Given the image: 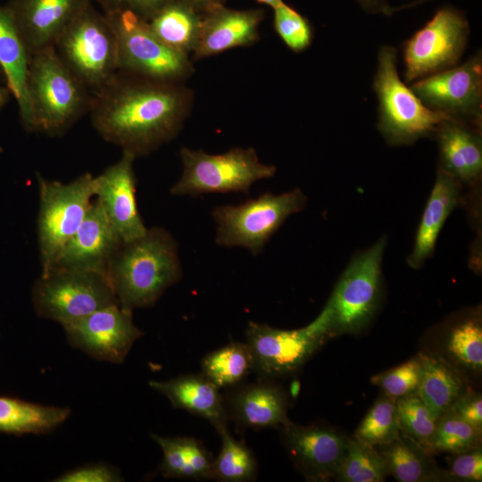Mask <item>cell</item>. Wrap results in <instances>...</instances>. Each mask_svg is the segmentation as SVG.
Returning <instances> with one entry per match:
<instances>
[{"mask_svg": "<svg viewBox=\"0 0 482 482\" xmlns=\"http://www.w3.org/2000/svg\"><path fill=\"white\" fill-rule=\"evenodd\" d=\"M192 102V91L181 83L118 72L94 92L88 107L97 133L137 157L151 154L177 136Z\"/></svg>", "mask_w": 482, "mask_h": 482, "instance_id": "1", "label": "cell"}, {"mask_svg": "<svg viewBox=\"0 0 482 482\" xmlns=\"http://www.w3.org/2000/svg\"><path fill=\"white\" fill-rule=\"evenodd\" d=\"M178 250L173 237L161 227L122 243L106 271L119 304L130 311L154 305L181 277Z\"/></svg>", "mask_w": 482, "mask_h": 482, "instance_id": "2", "label": "cell"}, {"mask_svg": "<svg viewBox=\"0 0 482 482\" xmlns=\"http://www.w3.org/2000/svg\"><path fill=\"white\" fill-rule=\"evenodd\" d=\"M28 91L32 132L60 137L89 104L87 89L65 65L54 46L30 56Z\"/></svg>", "mask_w": 482, "mask_h": 482, "instance_id": "3", "label": "cell"}, {"mask_svg": "<svg viewBox=\"0 0 482 482\" xmlns=\"http://www.w3.org/2000/svg\"><path fill=\"white\" fill-rule=\"evenodd\" d=\"M372 87L378 102V128L392 145L409 144L435 133L442 121L453 118L425 106L400 79L394 46L380 48Z\"/></svg>", "mask_w": 482, "mask_h": 482, "instance_id": "4", "label": "cell"}, {"mask_svg": "<svg viewBox=\"0 0 482 482\" xmlns=\"http://www.w3.org/2000/svg\"><path fill=\"white\" fill-rule=\"evenodd\" d=\"M117 42L119 71L158 81L181 83L193 72L188 55L171 49L130 8L112 9L107 16Z\"/></svg>", "mask_w": 482, "mask_h": 482, "instance_id": "5", "label": "cell"}, {"mask_svg": "<svg viewBox=\"0 0 482 482\" xmlns=\"http://www.w3.org/2000/svg\"><path fill=\"white\" fill-rule=\"evenodd\" d=\"M37 181L38 250L41 274H46L87 214L95 198V185L90 173L68 183L46 179L37 174Z\"/></svg>", "mask_w": 482, "mask_h": 482, "instance_id": "6", "label": "cell"}, {"mask_svg": "<svg viewBox=\"0 0 482 482\" xmlns=\"http://www.w3.org/2000/svg\"><path fill=\"white\" fill-rule=\"evenodd\" d=\"M183 170L170 193L197 195L205 193H249L257 180L274 176L276 167L260 162L252 147L231 148L220 154L182 147L179 152Z\"/></svg>", "mask_w": 482, "mask_h": 482, "instance_id": "7", "label": "cell"}, {"mask_svg": "<svg viewBox=\"0 0 482 482\" xmlns=\"http://www.w3.org/2000/svg\"><path fill=\"white\" fill-rule=\"evenodd\" d=\"M54 47L65 65L93 93L119 71L113 29L107 17H102L89 5L66 27Z\"/></svg>", "mask_w": 482, "mask_h": 482, "instance_id": "8", "label": "cell"}, {"mask_svg": "<svg viewBox=\"0 0 482 482\" xmlns=\"http://www.w3.org/2000/svg\"><path fill=\"white\" fill-rule=\"evenodd\" d=\"M305 203V195L296 188L278 195L267 192L237 205L218 206L212 212L215 241L222 246L245 247L257 255L287 218L303 210Z\"/></svg>", "mask_w": 482, "mask_h": 482, "instance_id": "9", "label": "cell"}, {"mask_svg": "<svg viewBox=\"0 0 482 482\" xmlns=\"http://www.w3.org/2000/svg\"><path fill=\"white\" fill-rule=\"evenodd\" d=\"M31 298L37 316L61 325L119 303L105 274L68 270L40 274Z\"/></svg>", "mask_w": 482, "mask_h": 482, "instance_id": "10", "label": "cell"}, {"mask_svg": "<svg viewBox=\"0 0 482 482\" xmlns=\"http://www.w3.org/2000/svg\"><path fill=\"white\" fill-rule=\"evenodd\" d=\"M246 344L253 359V371L272 379L299 370L332 337L325 309L309 325L283 330L249 321Z\"/></svg>", "mask_w": 482, "mask_h": 482, "instance_id": "11", "label": "cell"}, {"mask_svg": "<svg viewBox=\"0 0 482 482\" xmlns=\"http://www.w3.org/2000/svg\"><path fill=\"white\" fill-rule=\"evenodd\" d=\"M385 245L383 237L354 257L337 281L324 307L332 337L361 330L374 314L379 296Z\"/></svg>", "mask_w": 482, "mask_h": 482, "instance_id": "12", "label": "cell"}, {"mask_svg": "<svg viewBox=\"0 0 482 482\" xmlns=\"http://www.w3.org/2000/svg\"><path fill=\"white\" fill-rule=\"evenodd\" d=\"M463 12L444 6L403 44L404 80L412 82L458 64L469 40Z\"/></svg>", "mask_w": 482, "mask_h": 482, "instance_id": "13", "label": "cell"}, {"mask_svg": "<svg viewBox=\"0 0 482 482\" xmlns=\"http://www.w3.org/2000/svg\"><path fill=\"white\" fill-rule=\"evenodd\" d=\"M428 108L481 125L482 55L414 81L410 87Z\"/></svg>", "mask_w": 482, "mask_h": 482, "instance_id": "14", "label": "cell"}, {"mask_svg": "<svg viewBox=\"0 0 482 482\" xmlns=\"http://www.w3.org/2000/svg\"><path fill=\"white\" fill-rule=\"evenodd\" d=\"M132 312L113 303L62 326L73 347L96 360L120 364L143 335Z\"/></svg>", "mask_w": 482, "mask_h": 482, "instance_id": "15", "label": "cell"}, {"mask_svg": "<svg viewBox=\"0 0 482 482\" xmlns=\"http://www.w3.org/2000/svg\"><path fill=\"white\" fill-rule=\"evenodd\" d=\"M278 428L295 465L307 480L335 479L346 453L348 437L335 429L302 426L289 420Z\"/></svg>", "mask_w": 482, "mask_h": 482, "instance_id": "16", "label": "cell"}, {"mask_svg": "<svg viewBox=\"0 0 482 482\" xmlns=\"http://www.w3.org/2000/svg\"><path fill=\"white\" fill-rule=\"evenodd\" d=\"M137 157L122 151L121 158L94 177L95 198L103 208L122 243L142 237L147 230L136 200Z\"/></svg>", "mask_w": 482, "mask_h": 482, "instance_id": "17", "label": "cell"}, {"mask_svg": "<svg viewBox=\"0 0 482 482\" xmlns=\"http://www.w3.org/2000/svg\"><path fill=\"white\" fill-rule=\"evenodd\" d=\"M121 244L100 204L94 198L84 220L62 248L51 270L92 271L106 275L108 265Z\"/></svg>", "mask_w": 482, "mask_h": 482, "instance_id": "18", "label": "cell"}, {"mask_svg": "<svg viewBox=\"0 0 482 482\" xmlns=\"http://www.w3.org/2000/svg\"><path fill=\"white\" fill-rule=\"evenodd\" d=\"M87 0H14L10 11L29 55L54 46Z\"/></svg>", "mask_w": 482, "mask_h": 482, "instance_id": "19", "label": "cell"}, {"mask_svg": "<svg viewBox=\"0 0 482 482\" xmlns=\"http://www.w3.org/2000/svg\"><path fill=\"white\" fill-rule=\"evenodd\" d=\"M229 420L241 429L279 428L287 419V397L272 379L238 384L223 396Z\"/></svg>", "mask_w": 482, "mask_h": 482, "instance_id": "20", "label": "cell"}, {"mask_svg": "<svg viewBox=\"0 0 482 482\" xmlns=\"http://www.w3.org/2000/svg\"><path fill=\"white\" fill-rule=\"evenodd\" d=\"M262 20L261 10L236 11L220 6L202 19L198 37L193 50L194 59L221 54L227 50L247 46L258 38Z\"/></svg>", "mask_w": 482, "mask_h": 482, "instance_id": "21", "label": "cell"}, {"mask_svg": "<svg viewBox=\"0 0 482 482\" xmlns=\"http://www.w3.org/2000/svg\"><path fill=\"white\" fill-rule=\"evenodd\" d=\"M479 126L450 118L436 128L443 170L459 182L471 183L482 171V141Z\"/></svg>", "mask_w": 482, "mask_h": 482, "instance_id": "22", "label": "cell"}, {"mask_svg": "<svg viewBox=\"0 0 482 482\" xmlns=\"http://www.w3.org/2000/svg\"><path fill=\"white\" fill-rule=\"evenodd\" d=\"M149 386L166 396L178 409L208 420L219 434L228 429L229 417L223 395L204 375H182L167 381H150Z\"/></svg>", "mask_w": 482, "mask_h": 482, "instance_id": "23", "label": "cell"}, {"mask_svg": "<svg viewBox=\"0 0 482 482\" xmlns=\"http://www.w3.org/2000/svg\"><path fill=\"white\" fill-rule=\"evenodd\" d=\"M30 55L9 8L0 6V67L7 88L19 107L21 122L32 132V112L28 91Z\"/></svg>", "mask_w": 482, "mask_h": 482, "instance_id": "24", "label": "cell"}, {"mask_svg": "<svg viewBox=\"0 0 482 482\" xmlns=\"http://www.w3.org/2000/svg\"><path fill=\"white\" fill-rule=\"evenodd\" d=\"M460 182L439 169L417 231L408 264L420 268L432 254L437 236L449 214L460 200Z\"/></svg>", "mask_w": 482, "mask_h": 482, "instance_id": "25", "label": "cell"}, {"mask_svg": "<svg viewBox=\"0 0 482 482\" xmlns=\"http://www.w3.org/2000/svg\"><path fill=\"white\" fill-rule=\"evenodd\" d=\"M421 375L417 394L439 419L467 390L459 370L445 358L420 353Z\"/></svg>", "mask_w": 482, "mask_h": 482, "instance_id": "26", "label": "cell"}, {"mask_svg": "<svg viewBox=\"0 0 482 482\" xmlns=\"http://www.w3.org/2000/svg\"><path fill=\"white\" fill-rule=\"evenodd\" d=\"M392 474L399 482H430L448 480L431 457V453L405 434L390 443L376 447Z\"/></svg>", "mask_w": 482, "mask_h": 482, "instance_id": "27", "label": "cell"}, {"mask_svg": "<svg viewBox=\"0 0 482 482\" xmlns=\"http://www.w3.org/2000/svg\"><path fill=\"white\" fill-rule=\"evenodd\" d=\"M71 415L66 407L48 406L0 396V432L21 436L48 433Z\"/></svg>", "mask_w": 482, "mask_h": 482, "instance_id": "28", "label": "cell"}, {"mask_svg": "<svg viewBox=\"0 0 482 482\" xmlns=\"http://www.w3.org/2000/svg\"><path fill=\"white\" fill-rule=\"evenodd\" d=\"M202 19L187 2L170 1L147 22L154 34L173 50L188 55L193 52Z\"/></svg>", "mask_w": 482, "mask_h": 482, "instance_id": "29", "label": "cell"}, {"mask_svg": "<svg viewBox=\"0 0 482 482\" xmlns=\"http://www.w3.org/2000/svg\"><path fill=\"white\" fill-rule=\"evenodd\" d=\"M201 367L217 387H232L253 371V359L246 343L233 342L204 356Z\"/></svg>", "mask_w": 482, "mask_h": 482, "instance_id": "30", "label": "cell"}, {"mask_svg": "<svg viewBox=\"0 0 482 482\" xmlns=\"http://www.w3.org/2000/svg\"><path fill=\"white\" fill-rule=\"evenodd\" d=\"M387 467L378 449L356 438H349L346 453L335 478L341 482H382Z\"/></svg>", "mask_w": 482, "mask_h": 482, "instance_id": "31", "label": "cell"}, {"mask_svg": "<svg viewBox=\"0 0 482 482\" xmlns=\"http://www.w3.org/2000/svg\"><path fill=\"white\" fill-rule=\"evenodd\" d=\"M220 436L221 448L212 464V479L223 482L253 480L256 478L257 462L251 450L237 441L228 429Z\"/></svg>", "mask_w": 482, "mask_h": 482, "instance_id": "32", "label": "cell"}, {"mask_svg": "<svg viewBox=\"0 0 482 482\" xmlns=\"http://www.w3.org/2000/svg\"><path fill=\"white\" fill-rule=\"evenodd\" d=\"M400 431L432 453L431 443L439 418L417 394L396 399Z\"/></svg>", "mask_w": 482, "mask_h": 482, "instance_id": "33", "label": "cell"}, {"mask_svg": "<svg viewBox=\"0 0 482 482\" xmlns=\"http://www.w3.org/2000/svg\"><path fill=\"white\" fill-rule=\"evenodd\" d=\"M395 399L381 395L371 406L356 429L354 438L378 447L400 434Z\"/></svg>", "mask_w": 482, "mask_h": 482, "instance_id": "34", "label": "cell"}, {"mask_svg": "<svg viewBox=\"0 0 482 482\" xmlns=\"http://www.w3.org/2000/svg\"><path fill=\"white\" fill-rule=\"evenodd\" d=\"M481 431L448 412L438 420L431 443L432 453L458 454L481 446Z\"/></svg>", "mask_w": 482, "mask_h": 482, "instance_id": "35", "label": "cell"}, {"mask_svg": "<svg viewBox=\"0 0 482 482\" xmlns=\"http://www.w3.org/2000/svg\"><path fill=\"white\" fill-rule=\"evenodd\" d=\"M447 350L463 366L480 370L482 367V328L478 320H468L451 331Z\"/></svg>", "mask_w": 482, "mask_h": 482, "instance_id": "36", "label": "cell"}, {"mask_svg": "<svg viewBox=\"0 0 482 482\" xmlns=\"http://www.w3.org/2000/svg\"><path fill=\"white\" fill-rule=\"evenodd\" d=\"M421 375L420 355L379 374L373 376L370 382L379 386L384 395L398 399L417 393Z\"/></svg>", "mask_w": 482, "mask_h": 482, "instance_id": "37", "label": "cell"}, {"mask_svg": "<svg viewBox=\"0 0 482 482\" xmlns=\"http://www.w3.org/2000/svg\"><path fill=\"white\" fill-rule=\"evenodd\" d=\"M274 28L285 45L295 53L304 51L312 42L313 30L308 20L286 4L274 9Z\"/></svg>", "mask_w": 482, "mask_h": 482, "instance_id": "38", "label": "cell"}, {"mask_svg": "<svg viewBox=\"0 0 482 482\" xmlns=\"http://www.w3.org/2000/svg\"><path fill=\"white\" fill-rule=\"evenodd\" d=\"M152 437L163 453L160 468L163 477L195 478L194 471L187 461L184 436L166 437L154 434Z\"/></svg>", "mask_w": 482, "mask_h": 482, "instance_id": "39", "label": "cell"}, {"mask_svg": "<svg viewBox=\"0 0 482 482\" xmlns=\"http://www.w3.org/2000/svg\"><path fill=\"white\" fill-rule=\"evenodd\" d=\"M446 470L448 480L480 482L482 480L481 446L454 454Z\"/></svg>", "mask_w": 482, "mask_h": 482, "instance_id": "40", "label": "cell"}, {"mask_svg": "<svg viewBox=\"0 0 482 482\" xmlns=\"http://www.w3.org/2000/svg\"><path fill=\"white\" fill-rule=\"evenodd\" d=\"M120 472L106 464H90L69 470L54 479L56 482H119Z\"/></svg>", "mask_w": 482, "mask_h": 482, "instance_id": "41", "label": "cell"}, {"mask_svg": "<svg viewBox=\"0 0 482 482\" xmlns=\"http://www.w3.org/2000/svg\"><path fill=\"white\" fill-rule=\"evenodd\" d=\"M450 413L482 429V397L478 392L467 389L453 405Z\"/></svg>", "mask_w": 482, "mask_h": 482, "instance_id": "42", "label": "cell"}, {"mask_svg": "<svg viewBox=\"0 0 482 482\" xmlns=\"http://www.w3.org/2000/svg\"><path fill=\"white\" fill-rule=\"evenodd\" d=\"M187 461L192 468L195 479H212V464L206 450L196 439L184 436Z\"/></svg>", "mask_w": 482, "mask_h": 482, "instance_id": "43", "label": "cell"}, {"mask_svg": "<svg viewBox=\"0 0 482 482\" xmlns=\"http://www.w3.org/2000/svg\"><path fill=\"white\" fill-rule=\"evenodd\" d=\"M137 14L154 15L171 0H122Z\"/></svg>", "mask_w": 482, "mask_h": 482, "instance_id": "44", "label": "cell"}, {"mask_svg": "<svg viewBox=\"0 0 482 482\" xmlns=\"http://www.w3.org/2000/svg\"><path fill=\"white\" fill-rule=\"evenodd\" d=\"M366 12L370 13H384L387 15L388 0H355Z\"/></svg>", "mask_w": 482, "mask_h": 482, "instance_id": "45", "label": "cell"}, {"mask_svg": "<svg viewBox=\"0 0 482 482\" xmlns=\"http://www.w3.org/2000/svg\"><path fill=\"white\" fill-rule=\"evenodd\" d=\"M221 1L222 0H190V2H192V6L195 5L197 7H203L209 11L220 7V3Z\"/></svg>", "mask_w": 482, "mask_h": 482, "instance_id": "46", "label": "cell"}, {"mask_svg": "<svg viewBox=\"0 0 482 482\" xmlns=\"http://www.w3.org/2000/svg\"><path fill=\"white\" fill-rule=\"evenodd\" d=\"M428 1H430V0H414L409 4H403L401 6H397V7H392V6H389L388 8V11H387V15H391L392 13H394L395 12H399V11H403V10H406V9H409V8H412V7H415L417 5H420L425 2H428Z\"/></svg>", "mask_w": 482, "mask_h": 482, "instance_id": "47", "label": "cell"}, {"mask_svg": "<svg viewBox=\"0 0 482 482\" xmlns=\"http://www.w3.org/2000/svg\"><path fill=\"white\" fill-rule=\"evenodd\" d=\"M9 92L8 88L6 89L0 86V109L4 105Z\"/></svg>", "mask_w": 482, "mask_h": 482, "instance_id": "48", "label": "cell"}, {"mask_svg": "<svg viewBox=\"0 0 482 482\" xmlns=\"http://www.w3.org/2000/svg\"><path fill=\"white\" fill-rule=\"evenodd\" d=\"M257 1L260 3L265 4L269 6H271L273 9L284 4L282 0H257Z\"/></svg>", "mask_w": 482, "mask_h": 482, "instance_id": "49", "label": "cell"}, {"mask_svg": "<svg viewBox=\"0 0 482 482\" xmlns=\"http://www.w3.org/2000/svg\"><path fill=\"white\" fill-rule=\"evenodd\" d=\"M108 2H111V3H119V2H121L122 0H106Z\"/></svg>", "mask_w": 482, "mask_h": 482, "instance_id": "50", "label": "cell"}, {"mask_svg": "<svg viewBox=\"0 0 482 482\" xmlns=\"http://www.w3.org/2000/svg\"><path fill=\"white\" fill-rule=\"evenodd\" d=\"M0 75H3V71H2V70H1V67H0Z\"/></svg>", "mask_w": 482, "mask_h": 482, "instance_id": "51", "label": "cell"}]
</instances>
